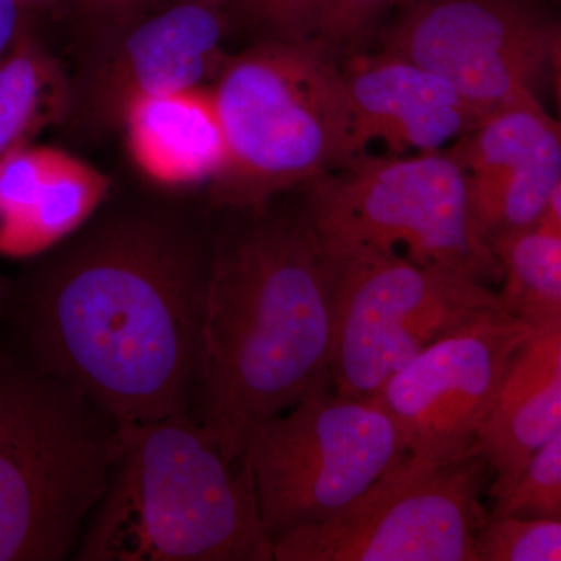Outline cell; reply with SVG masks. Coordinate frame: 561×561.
I'll use <instances>...</instances> for the list:
<instances>
[{
  "label": "cell",
  "instance_id": "obj_1",
  "mask_svg": "<svg viewBox=\"0 0 561 561\" xmlns=\"http://www.w3.org/2000/svg\"><path fill=\"white\" fill-rule=\"evenodd\" d=\"M213 241L179 219L106 221L27 284L18 316L33 365L116 426L187 412L195 397Z\"/></svg>",
  "mask_w": 561,
  "mask_h": 561
},
{
  "label": "cell",
  "instance_id": "obj_2",
  "mask_svg": "<svg viewBox=\"0 0 561 561\" xmlns=\"http://www.w3.org/2000/svg\"><path fill=\"white\" fill-rule=\"evenodd\" d=\"M238 210L213 239L194 397L231 463L261 424L330 383L334 324V265L301 206Z\"/></svg>",
  "mask_w": 561,
  "mask_h": 561
},
{
  "label": "cell",
  "instance_id": "obj_3",
  "mask_svg": "<svg viewBox=\"0 0 561 561\" xmlns=\"http://www.w3.org/2000/svg\"><path fill=\"white\" fill-rule=\"evenodd\" d=\"M116 434L80 560H273L249 465L225 459L190 413L122 424Z\"/></svg>",
  "mask_w": 561,
  "mask_h": 561
},
{
  "label": "cell",
  "instance_id": "obj_4",
  "mask_svg": "<svg viewBox=\"0 0 561 561\" xmlns=\"http://www.w3.org/2000/svg\"><path fill=\"white\" fill-rule=\"evenodd\" d=\"M210 94L227 142L213 192L227 208L268 205L364 153L341 62L316 41L272 36L228 57Z\"/></svg>",
  "mask_w": 561,
  "mask_h": 561
},
{
  "label": "cell",
  "instance_id": "obj_5",
  "mask_svg": "<svg viewBox=\"0 0 561 561\" xmlns=\"http://www.w3.org/2000/svg\"><path fill=\"white\" fill-rule=\"evenodd\" d=\"M79 391L0 356V561L69 556L95 511L117 453Z\"/></svg>",
  "mask_w": 561,
  "mask_h": 561
},
{
  "label": "cell",
  "instance_id": "obj_6",
  "mask_svg": "<svg viewBox=\"0 0 561 561\" xmlns=\"http://www.w3.org/2000/svg\"><path fill=\"white\" fill-rule=\"evenodd\" d=\"M324 249L371 253L501 280L472 213L467 172L451 150L362 153L306 186L301 205Z\"/></svg>",
  "mask_w": 561,
  "mask_h": 561
},
{
  "label": "cell",
  "instance_id": "obj_7",
  "mask_svg": "<svg viewBox=\"0 0 561 561\" xmlns=\"http://www.w3.org/2000/svg\"><path fill=\"white\" fill-rule=\"evenodd\" d=\"M330 387L261 424L243 454L272 541L345 511L408 454L378 402Z\"/></svg>",
  "mask_w": 561,
  "mask_h": 561
},
{
  "label": "cell",
  "instance_id": "obj_8",
  "mask_svg": "<svg viewBox=\"0 0 561 561\" xmlns=\"http://www.w3.org/2000/svg\"><path fill=\"white\" fill-rule=\"evenodd\" d=\"M330 256V383L343 397L370 400L432 343L474 321L507 313L485 284L460 273L381 254Z\"/></svg>",
  "mask_w": 561,
  "mask_h": 561
},
{
  "label": "cell",
  "instance_id": "obj_9",
  "mask_svg": "<svg viewBox=\"0 0 561 561\" xmlns=\"http://www.w3.org/2000/svg\"><path fill=\"white\" fill-rule=\"evenodd\" d=\"M493 479L479 453L456 460L405 454L348 507L273 541L276 561H478Z\"/></svg>",
  "mask_w": 561,
  "mask_h": 561
},
{
  "label": "cell",
  "instance_id": "obj_10",
  "mask_svg": "<svg viewBox=\"0 0 561 561\" xmlns=\"http://www.w3.org/2000/svg\"><path fill=\"white\" fill-rule=\"evenodd\" d=\"M382 50L437 73L482 119L537 94L559 60L560 27L531 0H411Z\"/></svg>",
  "mask_w": 561,
  "mask_h": 561
},
{
  "label": "cell",
  "instance_id": "obj_11",
  "mask_svg": "<svg viewBox=\"0 0 561 561\" xmlns=\"http://www.w3.org/2000/svg\"><path fill=\"white\" fill-rule=\"evenodd\" d=\"M537 332L500 313L445 335L390 376L373 400L405 453L442 461L468 456L508 365Z\"/></svg>",
  "mask_w": 561,
  "mask_h": 561
},
{
  "label": "cell",
  "instance_id": "obj_12",
  "mask_svg": "<svg viewBox=\"0 0 561 561\" xmlns=\"http://www.w3.org/2000/svg\"><path fill=\"white\" fill-rule=\"evenodd\" d=\"M230 14L210 0H180L98 39L90 65L72 84L70 116L88 128L121 127L138 99L205 87L228 55Z\"/></svg>",
  "mask_w": 561,
  "mask_h": 561
},
{
  "label": "cell",
  "instance_id": "obj_13",
  "mask_svg": "<svg viewBox=\"0 0 561 561\" xmlns=\"http://www.w3.org/2000/svg\"><path fill=\"white\" fill-rule=\"evenodd\" d=\"M449 150L467 172L472 213L486 242L537 224L561 187L560 124L535 92L490 111Z\"/></svg>",
  "mask_w": 561,
  "mask_h": 561
},
{
  "label": "cell",
  "instance_id": "obj_14",
  "mask_svg": "<svg viewBox=\"0 0 561 561\" xmlns=\"http://www.w3.org/2000/svg\"><path fill=\"white\" fill-rule=\"evenodd\" d=\"M357 144L381 140L393 154L448 149L481 121L437 73L391 51H354L341 62Z\"/></svg>",
  "mask_w": 561,
  "mask_h": 561
},
{
  "label": "cell",
  "instance_id": "obj_15",
  "mask_svg": "<svg viewBox=\"0 0 561 561\" xmlns=\"http://www.w3.org/2000/svg\"><path fill=\"white\" fill-rule=\"evenodd\" d=\"M108 176L68 151L25 146L0 158V256H36L79 230Z\"/></svg>",
  "mask_w": 561,
  "mask_h": 561
},
{
  "label": "cell",
  "instance_id": "obj_16",
  "mask_svg": "<svg viewBox=\"0 0 561 561\" xmlns=\"http://www.w3.org/2000/svg\"><path fill=\"white\" fill-rule=\"evenodd\" d=\"M561 432V328L537 332L513 357L471 451L489 461L491 497Z\"/></svg>",
  "mask_w": 561,
  "mask_h": 561
},
{
  "label": "cell",
  "instance_id": "obj_17",
  "mask_svg": "<svg viewBox=\"0 0 561 561\" xmlns=\"http://www.w3.org/2000/svg\"><path fill=\"white\" fill-rule=\"evenodd\" d=\"M131 160L162 186L214 183L227 164V142L210 88L138 99L121 121Z\"/></svg>",
  "mask_w": 561,
  "mask_h": 561
},
{
  "label": "cell",
  "instance_id": "obj_18",
  "mask_svg": "<svg viewBox=\"0 0 561 561\" xmlns=\"http://www.w3.org/2000/svg\"><path fill=\"white\" fill-rule=\"evenodd\" d=\"M70 110L72 83L32 24L0 57V158L31 146L41 131L68 119Z\"/></svg>",
  "mask_w": 561,
  "mask_h": 561
},
{
  "label": "cell",
  "instance_id": "obj_19",
  "mask_svg": "<svg viewBox=\"0 0 561 561\" xmlns=\"http://www.w3.org/2000/svg\"><path fill=\"white\" fill-rule=\"evenodd\" d=\"M502 272V309L534 331L561 328V227L538 220L489 241Z\"/></svg>",
  "mask_w": 561,
  "mask_h": 561
},
{
  "label": "cell",
  "instance_id": "obj_20",
  "mask_svg": "<svg viewBox=\"0 0 561 561\" xmlns=\"http://www.w3.org/2000/svg\"><path fill=\"white\" fill-rule=\"evenodd\" d=\"M402 0H275L256 24L275 38L311 39L335 57L356 50L386 11Z\"/></svg>",
  "mask_w": 561,
  "mask_h": 561
},
{
  "label": "cell",
  "instance_id": "obj_21",
  "mask_svg": "<svg viewBox=\"0 0 561 561\" xmlns=\"http://www.w3.org/2000/svg\"><path fill=\"white\" fill-rule=\"evenodd\" d=\"M476 556L478 561H560L561 519L489 513Z\"/></svg>",
  "mask_w": 561,
  "mask_h": 561
},
{
  "label": "cell",
  "instance_id": "obj_22",
  "mask_svg": "<svg viewBox=\"0 0 561 561\" xmlns=\"http://www.w3.org/2000/svg\"><path fill=\"white\" fill-rule=\"evenodd\" d=\"M494 500V515L561 519V432L541 446L522 474Z\"/></svg>",
  "mask_w": 561,
  "mask_h": 561
},
{
  "label": "cell",
  "instance_id": "obj_23",
  "mask_svg": "<svg viewBox=\"0 0 561 561\" xmlns=\"http://www.w3.org/2000/svg\"><path fill=\"white\" fill-rule=\"evenodd\" d=\"M158 9H161V0H73V10L99 39L119 32Z\"/></svg>",
  "mask_w": 561,
  "mask_h": 561
},
{
  "label": "cell",
  "instance_id": "obj_24",
  "mask_svg": "<svg viewBox=\"0 0 561 561\" xmlns=\"http://www.w3.org/2000/svg\"><path fill=\"white\" fill-rule=\"evenodd\" d=\"M33 24V16L16 0H0V57L13 46L25 28Z\"/></svg>",
  "mask_w": 561,
  "mask_h": 561
},
{
  "label": "cell",
  "instance_id": "obj_25",
  "mask_svg": "<svg viewBox=\"0 0 561 561\" xmlns=\"http://www.w3.org/2000/svg\"><path fill=\"white\" fill-rule=\"evenodd\" d=\"M18 3L32 14H49V16H61L73 9V0H16Z\"/></svg>",
  "mask_w": 561,
  "mask_h": 561
},
{
  "label": "cell",
  "instance_id": "obj_26",
  "mask_svg": "<svg viewBox=\"0 0 561 561\" xmlns=\"http://www.w3.org/2000/svg\"><path fill=\"white\" fill-rule=\"evenodd\" d=\"M210 2L224 7L225 10H228L230 5H236L238 9H241L250 20L257 22L262 14H264V11L267 10L275 0H210Z\"/></svg>",
  "mask_w": 561,
  "mask_h": 561
},
{
  "label": "cell",
  "instance_id": "obj_27",
  "mask_svg": "<svg viewBox=\"0 0 561 561\" xmlns=\"http://www.w3.org/2000/svg\"><path fill=\"white\" fill-rule=\"evenodd\" d=\"M14 291H16V283L0 275V319L9 317L11 305L14 300Z\"/></svg>",
  "mask_w": 561,
  "mask_h": 561
}]
</instances>
